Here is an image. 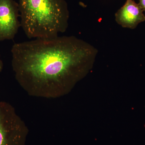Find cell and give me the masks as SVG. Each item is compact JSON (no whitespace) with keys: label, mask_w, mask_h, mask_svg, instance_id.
Wrapping results in <instances>:
<instances>
[{"label":"cell","mask_w":145,"mask_h":145,"mask_svg":"<svg viewBox=\"0 0 145 145\" xmlns=\"http://www.w3.org/2000/svg\"><path fill=\"white\" fill-rule=\"evenodd\" d=\"M11 52L12 67L20 84L55 89L80 78L98 50L75 36H58L14 44Z\"/></svg>","instance_id":"cell-1"},{"label":"cell","mask_w":145,"mask_h":145,"mask_svg":"<svg viewBox=\"0 0 145 145\" xmlns=\"http://www.w3.org/2000/svg\"><path fill=\"white\" fill-rule=\"evenodd\" d=\"M18 4L21 27L29 39H52L67 29L65 0H19Z\"/></svg>","instance_id":"cell-2"},{"label":"cell","mask_w":145,"mask_h":145,"mask_svg":"<svg viewBox=\"0 0 145 145\" xmlns=\"http://www.w3.org/2000/svg\"><path fill=\"white\" fill-rule=\"evenodd\" d=\"M18 3L14 0H0V42L13 40L21 27Z\"/></svg>","instance_id":"cell-3"},{"label":"cell","mask_w":145,"mask_h":145,"mask_svg":"<svg viewBox=\"0 0 145 145\" xmlns=\"http://www.w3.org/2000/svg\"><path fill=\"white\" fill-rule=\"evenodd\" d=\"M20 123L12 106L0 102V145H17Z\"/></svg>","instance_id":"cell-4"},{"label":"cell","mask_w":145,"mask_h":145,"mask_svg":"<svg viewBox=\"0 0 145 145\" xmlns=\"http://www.w3.org/2000/svg\"><path fill=\"white\" fill-rule=\"evenodd\" d=\"M139 4L133 0H127L115 13L116 22L123 27L134 29L145 21V16Z\"/></svg>","instance_id":"cell-5"},{"label":"cell","mask_w":145,"mask_h":145,"mask_svg":"<svg viewBox=\"0 0 145 145\" xmlns=\"http://www.w3.org/2000/svg\"><path fill=\"white\" fill-rule=\"evenodd\" d=\"M139 5L143 11L145 12V0H139Z\"/></svg>","instance_id":"cell-6"},{"label":"cell","mask_w":145,"mask_h":145,"mask_svg":"<svg viewBox=\"0 0 145 145\" xmlns=\"http://www.w3.org/2000/svg\"><path fill=\"white\" fill-rule=\"evenodd\" d=\"M3 68V63L2 61L1 60V55H0V72H1Z\"/></svg>","instance_id":"cell-7"}]
</instances>
